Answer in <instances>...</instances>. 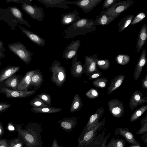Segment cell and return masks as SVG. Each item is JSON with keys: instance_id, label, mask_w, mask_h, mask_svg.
<instances>
[{"instance_id": "6da1fadb", "label": "cell", "mask_w": 147, "mask_h": 147, "mask_svg": "<svg viewBox=\"0 0 147 147\" xmlns=\"http://www.w3.org/2000/svg\"><path fill=\"white\" fill-rule=\"evenodd\" d=\"M94 21L84 18L71 24L67 29L64 30V38L68 39L74 38L76 36L84 35L86 33L92 32L96 29L94 25Z\"/></svg>"}, {"instance_id": "7a4b0ae2", "label": "cell", "mask_w": 147, "mask_h": 147, "mask_svg": "<svg viewBox=\"0 0 147 147\" xmlns=\"http://www.w3.org/2000/svg\"><path fill=\"white\" fill-rule=\"evenodd\" d=\"M26 129L18 127V131L26 143L27 147H42L41 133L42 130L40 125L36 123L30 124Z\"/></svg>"}, {"instance_id": "3957f363", "label": "cell", "mask_w": 147, "mask_h": 147, "mask_svg": "<svg viewBox=\"0 0 147 147\" xmlns=\"http://www.w3.org/2000/svg\"><path fill=\"white\" fill-rule=\"evenodd\" d=\"M9 50L18 56L26 64L31 62L34 53L27 49L22 43L17 42L9 44Z\"/></svg>"}, {"instance_id": "277c9868", "label": "cell", "mask_w": 147, "mask_h": 147, "mask_svg": "<svg viewBox=\"0 0 147 147\" xmlns=\"http://www.w3.org/2000/svg\"><path fill=\"white\" fill-rule=\"evenodd\" d=\"M52 76L51 81L57 86H61L66 79V70L64 67L61 66V63L55 59L49 68Z\"/></svg>"}, {"instance_id": "5b68a950", "label": "cell", "mask_w": 147, "mask_h": 147, "mask_svg": "<svg viewBox=\"0 0 147 147\" xmlns=\"http://www.w3.org/2000/svg\"><path fill=\"white\" fill-rule=\"evenodd\" d=\"M31 1L22 4V9L32 18L39 21H42L45 17L44 9L40 7L31 4Z\"/></svg>"}, {"instance_id": "8992f818", "label": "cell", "mask_w": 147, "mask_h": 147, "mask_svg": "<svg viewBox=\"0 0 147 147\" xmlns=\"http://www.w3.org/2000/svg\"><path fill=\"white\" fill-rule=\"evenodd\" d=\"M106 123V118L104 117L102 121L99 122L93 128L86 132L81 140L78 142V145L76 147H83L90 142L97 135L99 132L103 128Z\"/></svg>"}, {"instance_id": "52a82bcc", "label": "cell", "mask_w": 147, "mask_h": 147, "mask_svg": "<svg viewBox=\"0 0 147 147\" xmlns=\"http://www.w3.org/2000/svg\"><path fill=\"white\" fill-rule=\"evenodd\" d=\"M134 2V1L132 0L125 1L120 0L105 10L107 13L117 18L121 14L130 7Z\"/></svg>"}, {"instance_id": "ba28073f", "label": "cell", "mask_w": 147, "mask_h": 147, "mask_svg": "<svg viewBox=\"0 0 147 147\" xmlns=\"http://www.w3.org/2000/svg\"><path fill=\"white\" fill-rule=\"evenodd\" d=\"M104 112L105 110L103 107H101L98 109L95 113L90 116L86 125L79 138L78 142L81 140L86 132L93 128L97 125Z\"/></svg>"}, {"instance_id": "9c48e42d", "label": "cell", "mask_w": 147, "mask_h": 147, "mask_svg": "<svg viewBox=\"0 0 147 147\" xmlns=\"http://www.w3.org/2000/svg\"><path fill=\"white\" fill-rule=\"evenodd\" d=\"M107 104L109 111L113 117L118 118L123 115L124 106L120 100L117 99H111L108 102Z\"/></svg>"}, {"instance_id": "30bf717a", "label": "cell", "mask_w": 147, "mask_h": 147, "mask_svg": "<svg viewBox=\"0 0 147 147\" xmlns=\"http://www.w3.org/2000/svg\"><path fill=\"white\" fill-rule=\"evenodd\" d=\"M0 91L1 92L4 94L5 96L8 98L26 97L33 95L36 92L35 89L28 91H21L11 90L5 87L1 88Z\"/></svg>"}, {"instance_id": "8fae6325", "label": "cell", "mask_w": 147, "mask_h": 147, "mask_svg": "<svg viewBox=\"0 0 147 147\" xmlns=\"http://www.w3.org/2000/svg\"><path fill=\"white\" fill-rule=\"evenodd\" d=\"M103 0H82L77 1H67V4H74L81 8L85 13H89L92 11Z\"/></svg>"}, {"instance_id": "7c38bea8", "label": "cell", "mask_w": 147, "mask_h": 147, "mask_svg": "<svg viewBox=\"0 0 147 147\" xmlns=\"http://www.w3.org/2000/svg\"><path fill=\"white\" fill-rule=\"evenodd\" d=\"M142 93L139 90L135 91L132 94L129 102L130 111H131L138 105L147 103V97H143Z\"/></svg>"}, {"instance_id": "4fadbf2b", "label": "cell", "mask_w": 147, "mask_h": 147, "mask_svg": "<svg viewBox=\"0 0 147 147\" xmlns=\"http://www.w3.org/2000/svg\"><path fill=\"white\" fill-rule=\"evenodd\" d=\"M80 44L81 41L80 40L72 41L64 50L63 57L66 60L73 58L77 54Z\"/></svg>"}, {"instance_id": "5bb4252c", "label": "cell", "mask_w": 147, "mask_h": 147, "mask_svg": "<svg viewBox=\"0 0 147 147\" xmlns=\"http://www.w3.org/2000/svg\"><path fill=\"white\" fill-rule=\"evenodd\" d=\"M115 136L120 135L124 137L126 141L128 143L133 145H140L139 141L136 140L134 136L127 127L117 128L114 132Z\"/></svg>"}, {"instance_id": "9a60e30c", "label": "cell", "mask_w": 147, "mask_h": 147, "mask_svg": "<svg viewBox=\"0 0 147 147\" xmlns=\"http://www.w3.org/2000/svg\"><path fill=\"white\" fill-rule=\"evenodd\" d=\"M84 71L89 76L93 72L98 70L94 58V55L85 57V63L83 65Z\"/></svg>"}, {"instance_id": "2e32d148", "label": "cell", "mask_w": 147, "mask_h": 147, "mask_svg": "<svg viewBox=\"0 0 147 147\" xmlns=\"http://www.w3.org/2000/svg\"><path fill=\"white\" fill-rule=\"evenodd\" d=\"M105 129L101 134L99 133L92 141L83 147H105L107 140L110 136V133L105 137Z\"/></svg>"}, {"instance_id": "e0dca14e", "label": "cell", "mask_w": 147, "mask_h": 147, "mask_svg": "<svg viewBox=\"0 0 147 147\" xmlns=\"http://www.w3.org/2000/svg\"><path fill=\"white\" fill-rule=\"evenodd\" d=\"M77 122L76 117H67L58 121L59 127L69 133L73 130Z\"/></svg>"}, {"instance_id": "ac0fdd59", "label": "cell", "mask_w": 147, "mask_h": 147, "mask_svg": "<svg viewBox=\"0 0 147 147\" xmlns=\"http://www.w3.org/2000/svg\"><path fill=\"white\" fill-rule=\"evenodd\" d=\"M79 14V12L76 10L62 14L61 15V23L63 25H67L76 22L81 19L78 16Z\"/></svg>"}, {"instance_id": "d6986e66", "label": "cell", "mask_w": 147, "mask_h": 147, "mask_svg": "<svg viewBox=\"0 0 147 147\" xmlns=\"http://www.w3.org/2000/svg\"><path fill=\"white\" fill-rule=\"evenodd\" d=\"M117 17L107 13L104 10L101 11L99 15L96 17L94 25H107L113 21Z\"/></svg>"}, {"instance_id": "ffe728a7", "label": "cell", "mask_w": 147, "mask_h": 147, "mask_svg": "<svg viewBox=\"0 0 147 147\" xmlns=\"http://www.w3.org/2000/svg\"><path fill=\"white\" fill-rule=\"evenodd\" d=\"M43 4L47 8L57 7L69 10L70 8L66 0H36Z\"/></svg>"}, {"instance_id": "44dd1931", "label": "cell", "mask_w": 147, "mask_h": 147, "mask_svg": "<svg viewBox=\"0 0 147 147\" xmlns=\"http://www.w3.org/2000/svg\"><path fill=\"white\" fill-rule=\"evenodd\" d=\"M18 27L22 32L24 33L33 43L41 47H44L45 46L46 41L44 38L38 34L26 29L19 25H18Z\"/></svg>"}, {"instance_id": "7402d4cb", "label": "cell", "mask_w": 147, "mask_h": 147, "mask_svg": "<svg viewBox=\"0 0 147 147\" xmlns=\"http://www.w3.org/2000/svg\"><path fill=\"white\" fill-rule=\"evenodd\" d=\"M77 55L76 54L72 58L70 71L71 76L76 78L81 77L84 73L83 65L81 61H78Z\"/></svg>"}, {"instance_id": "603a6c76", "label": "cell", "mask_w": 147, "mask_h": 147, "mask_svg": "<svg viewBox=\"0 0 147 147\" xmlns=\"http://www.w3.org/2000/svg\"><path fill=\"white\" fill-rule=\"evenodd\" d=\"M146 54V50L145 48H144L135 68L133 78L136 81L138 80L142 68L147 62Z\"/></svg>"}, {"instance_id": "cb8c5ba5", "label": "cell", "mask_w": 147, "mask_h": 147, "mask_svg": "<svg viewBox=\"0 0 147 147\" xmlns=\"http://www.w3.org/2000/svg\"><path fill=\"white\" fill-rule=\"evenodd\" d=\"M147 38V26L146 24H144L141 27L139 32L136 46L137 53L142 49L146 42Z\"/></svg>"}, {"instance_id": "d4e9b609", "label": "cell", "mask_w": 147, "mask_h": 147, "mask_svg": "<svg viewBox=\"0 0 147 147\" xmlns=\"http://www.w3.org/2000/svg\"><path fill=\"white\" fill-rule=\"evenodd\" d=\"M34 70L27 72L23 78L19 82L16 90L26 91L27 88L30 85L31 78Z\"/></svg>"}, {"instance_id": "484cf974", "label": "cell", "mask_w": 147, "mask_h": 147, "mask_svg": "<svg viewBox=\"0 0 147 147\" xmlns=\"http://www.w3.org/2000/svg\"><path fill=\"white\" fill-rule=\"evenodd\" d=\"M125 78L124 74H120L117 76L112 79L110 85L107 88L108 94L112 93L114 91L117 89L122 84Z\"/></svg>"}, {"instance_id": "4316f807", "label": "cell", "mask_w": 147, "mask_h": 147, "mask_svg": "<svg viewBox=\"0 0 147 147\" xmlns=\"http://www.w3.org/2000/svg\"><path fill=\"white\" fill-rule=\"evenodd\" d=\"M20 68L19 66H9L1 70L0 72V83L13 75Z\"/></svg>"}, {"instance_id": "83f0119b", "label": "cell", "mask_w": 147, "mask_h": 147, "mask_svg": "<svg viewBox=\"0 0 147 147\" xmlns=\"http://www.w3.org/2000/svg\"><path fill=\"white\" fill-rule=\"evenodd\" d=\"M9 10L12 14L20 23L29 27H31V25L24 18L22 13L18 8L16 7L12 6L10 7Z\"/></svg>"}, {"instance_id": "f1b7e54d", "label": "cell", "mask_w": 147, "mask_h": 147, "mask_svg": "<svg viewBox=\"0 0 147 147\" xmlns=\"http://www.w3.org/2000/svg\"><path fill=\"white\" fill-rule=\"evenodd\" d=\"M43 81V75L41 72L38 69L34 70L32 77L30 85L37 87L38 89L40 87Z\"/></svg>"}, {"instance_id": "f546056e", "label": "cell", "mask_w": 147, "mask_h": 147, "mask_svg": "<svg viewBox=\"0 0 147 147\" xmlns=\"http://www.w3.org/2000/svg\"><path fill=\"white\" fill-rule=\"evenodd\" d=\"M62 110L60 108H55L53 107H34L31 108L32 112L34 113H52L61 112Z\"/></svg>"}, {"instance_id": "4dcf8cb0", "label": "cell", "mask_w": 147, "mask_h": 147, "mask_svg": "<svg viewBox=\"0 0 147 147\" xmlns=\"http://www.w3.org/2000/svg\"><path fill=\"white\" fill-rule=\"evenodd\" d=\"M134 17V15L130 14L124 17L121 20L117 25L119 33L123 31L130 24Z\"/></svg>"}, {"instance_id": "1f68e13d", "label": "cell", "mask_w": 147, "mask_h": 147, "mask_svg": "<svg viewBox=\"0 0 147 147\" xmlns=\"http://www.w3.org/2000/svg\"><path fill=\"white\" fill-rule=\"evenodd\" d=\"M83 106L82 100L79 95L76 94L73 98L71 107L70 111L73 113L80 110Z\"/></svg>"}, {"instance_id": "d6a6232c", "label": "cell", "mask_w": 147, "mask_h": 147, "mask_svg": "<svg viewBox=\"0 0 147 147\" xmlns=\"http://www.w3.org/2000/svg\"><path fill=\"white\" fill-rule=\"evenodd\" d=\"M94 55V58L97 67L103 70L109 69L110 67V62L108 59H98L97 55Z\"/></svg>"}, {"instance_id": "836d02e7", "label": "cell", "mask_w": 147, "mask_h": 147, "mask_svg": "<svg viewBox=\"0 0 147 147\" xmlns=\"http://www.w3.org/2000/svg\"><path fill=\"white\" fill-rule=\"evenodd\" d=\"M19 82L18 77L13 75L5 80V83L7 87L16 89Z\"/></svg>"}, {"instance_id": "e575fe53", "label": "cell", "mask_w": 147, "mask_h": 147, "mask_svg": "<svg viewBox=\"0 0 147 147\" xmlns=\"http://www.w3.org/2000/svg\"><path fill=\"white\" fill-rule=\"evenodd\" d=\"M147 109V105L143 106L136 110L132 114L130 121L132 122L137 120Z\"/></svg>"}, {"instance_id": "d590c367", "label": "cell", "mask_w": 147, "mask_h": 147, "mask_svg": "<svg viewBox=\"0 0 147 147\" xmlns=\"http://www.w3.org/2000/svg\"><path fill=\"white\" fill-rule=\"evenodd\" d=\"M125 140L119 138H111L105 147H125Z\"/></svg>"}, {"instance_id": "8d00e7d4", "label": "cell", "mask_w": 147, "mask_h": 147, "mask_svg": "<svg viewBox=\"0 0 147 147\" xmlns=\"http://www.w3.org/2000/svg\"><path fill=\"white\" fill-rule=\"evenodd\" d=\"M108 83L107 78L101 77L94 80L92 82L96 88H98L102 89L106 87Z\"/></svg>"}, {"instance_id": "74e56055", "label": "cell", "mask_w": 147, "mask_h": 147, "mask_svg": "<svg viewBox=\"0 0 147 147\" xmlns=\"http://www.w3.org/2000/svg\"><path fill=\"white\" fill-rule=\"evenodd\" d=\"M130 56L125 54H119L116 55L115 60L116 63L119 65H125L127 64L130 61Z\"/></svg>"}, {"instance_id": "f35d334b", "label": "cell", "mask_w": 147, "mask_h": 147, "mask_svg": "<svg viewBox=\"0 0 147 147\" xmlns=\"http://www.w3.org/2000/svg\"><path fill=\"white\" fill-rule=\"evenodd\" d=\"M29 105L34 107H49L40 98L36 96L29 102Z\"/></svg>"}, {"instance_id": "ab89813d", "label": "cell", "mask_w": 147, "mask_h": 147, "mask_svg": "<svg viewBox=\"0 0 147 147\" xmlns=\"http://www.w3.org/2000/svg\"><path fill=\"white\" fill-rule=\"evenodd\" d=\"M37 96L42 99L48 106H50L51 104L52 98L49 94L43 92L38 94Z\"/></svg>"}, {"instance_id": "60d3db41", "label": "cell", "mask_w": 147, "mask_h": 147, "mask_svg": "<svg viewBox=\"0 0 147 147\" xmlns=\"http://www.w3.org/2000/svg\"><path fill=\"white\" fill-rule=\"evenodd\" d=\"M142 126L141 128L136 132V134H144L147 132V115L144 117L140 122Z\"/></svg>"}, {"instance_id": "b9f144b4", "label": "cell", "mask_w": 147, "mask_h": 147, "mask_svg": "<svg viewBox=\"0 0 147 147\" xmlns=\"http://www.w3.org/2000/svg\"><path fill=\"white\" fill-rule=\"evenodd\" d=\"M146 17L145 13L142 12H139L134 17L130 25H132L139 23L144 19Z\"/></svg>"}, {"instance_id": "7bdbcfd3", "label": "cell", "mask_w": 147, "mask_h": 147, "mask_svg": "<svg viewBox=\"0 0 147 147\" xmlns=\"http://www.w3.org/2000/svg\"><path fill=\"white\" fill-rule=\"evenodd\" d=\"M85 95L89 98L94 99L99 96V93L96 89L92 88L86 93Z\"/></svg>"}, {"instance_id": "ee69618b", "label": "cell", "mask_w": 147, "mask_h": 147, "mask_svg": "<svg viewBox=\"0 0 147 147\" xmlns=\"http://www.w3.org/2000/svg\"><path fill=\"white\" fill-rule=\"evenodd\" d=\"M120 0H105L103 4V9H107Z\"/></svg>"}, {"instance_id": "f6af8a7d", "label": "cell", "mask_w": 147, "mask_h": 147, "mask_svg": "<svg viewBox=\"0 0 147 147\" xmlns=\"http://www.w3.org/2000/svg\"><path fill=\"white\" fill-rule=\"evenodd\" d=\"M23 146L22 141L16 138L10 142L8 147H22Z\"/></svg>"}, {"instance_id": "bcb514c9", "label": "cell", "mask_w": 147, "mask_h": 147, "mask_svg": "<svg viewBox=\"0 0 147 147\" xmlns=\"http://www.w3.org/2000/svg\"><path fill=\"white\" fill-rule=\"evenodd\" d=\"M102 75V73L100 71H98L93 72L89 76L90 80H94L97 78H100Z\"/></svg>"}, {"instance_id": "7dc6e473", "label": "cell", "mask_w": 147, "mask_h": 147, "mask_svg": "<svg viewBox=\"0 0 147 147\" xmlns=\"http://www.w3.org/2000/svg\"><path fill=\"white\" fill-rule=\"evenodd\" d=\"M11 105L6 102L0 103V113L5 111L10 107Z\"/></svg>"}, {"instance_id": "c3c4849f", "label": "cell", "mask_w": 147, "mask_h": 147, "mask_svg": "<svg viewBox=\"0 0 147 147\" xmlns=\"http://www.w3.org/2000/svg\"><path fill=\"white\" fill-rule=\"evenodd\" d=\"M30 0H6V1L7 3L10 2H15L18 3H23L25 2H28Z\"/></svg>"}, {"instance_id": "681fc988", "label": "cell", "mask_w": 147, "mask_h": 147, "mask_svg": "<svg viewBox=\"0 0 147 147\" xmlns=\"http://www.w3.org/2000/svg\"><path fill=\"white\" fill-rule=\"evenodd\" d=\"M0 147H8L7 142L5 139H0Z\"/></svg>"}, {"instance_id": "f907efd6", "label": "cell", "mask_w": 147, "mask_h": 147, "mask_svg": "<svg viewBox=\"0 0 147 147\" xmlns=\"http://www.w3.org/2000/svg\"><path fill=\"white\" fill-rule=\"evenodd\" d=\"M142 86L143 88L147 90V74L142 79Z\"/></svg>"}, {"instance_id": "816d5d0a", "label": "cell", "mask_w": 147, "mask_h": 147, "mask_svg": "<svg viewBox=\"0 0 147 147\" xmlns=\"http://www.w3.org/2000/svg\"><path fill=\"white\" fill-rule=\"evenodd\" d=\"M5 51V49L4 47L0 48V59L3 58L5 56L4 52Z\"/></svg>"}, {"instance_id": "f5cc1de1", "label": "cell", "mask_w": 147, "mask_h": 147, "mask_svg": "<svg viewBox=\"0 0 147 147\" xmlns=\"http://www.w3.org/2000/svg\"><path fill=\"white\" fill-rule=\"evenodd\" d=\"M141 140L143 141L147 145V133H145L144 134L141 136Z\"/></svg>"}, {"instance_id": "db71d44e", "label": "cell", "mask_w": 147, "mask_h": 147, "mask_svg": "<svg viewBox=\"0 0 147 147\" xmlns=\"http://www.w3.org/2000/svg\"><path fill=\"white\" fill-rule=\"evenodd\" d=\"M51 147H59L56 138H55L53 141Z\"/></svg>"}, {"instance_id": "11a10c76", "label": "cell", "mask_w": 147, "mask_h": 147, "mask_svg": "<svg viewBox=\"0 0 147 147\" xmlns=\"http://www.w3.org/2000/svg\"><path fill=\"white\" fill-rule=\"evenodd\" d=\"M8 129L10 131H13L15 129V128L13 125L10 123H9L8 124Z\"/></svg>"}, {"instance_id": "9f6ffc18", "label": "cell", "mask_w": 147, "mask_h": 147, "mask_svg": "<svg viewBox=\"0 0 147 147\" xmlns=\"http://www.w3.org/2000/svg\"><path fill=\"white\" fill-rule=\"evenodd\" d=\"M3 129L2 124L0 122V136H2L3 134Z\"/></svg>"}, {"instance_id": "6f0895ef", "label": "cell", "mask_w": 147, "mask_h": 147, "mask_svg": "<svg viewBox=\"0 0 147 147\" xmlns=\"http://www.w3.org/2000/svg\"><path fill=\"white\" fill-rule=\"evenodd\" d=\"M128 147H141L140 145H129Z\"/></svg>"}, {"instance_id": "680465c9", "label": "cell", "mask_w": 147, "mask_h": 147, "mask_svg": "<svg viewBox=\"0 0 147 147\" xmlns=\"http://www.w3.org/2000/svg\"><path fill=\"white\" fill-rule=\"evenodd\" d=\"M3 47V42L0 40V48H2Z\"/></svg>"}, {"instance_id": "91938a15", "label": "cell", "mask_w": 147, "mask_h": 147, "mask_svg": "<svg viewBox=\"0 0 147 147\" xmlns=\"http://www.w3.org/2000/svg\"><path fill=\"white\" fill-rule=\"evenodd\" d=\"M59 147H63L62 146H59Z\"/></svg>"}, {"instance_id": "94428289", "label": "cell", "mask_w": 147, "mask_h": 147, "mask_svg": "<svg viewBox=\"0 0 147 147\" xmlns=\"http://www.w3.org/2000/svg\"><path fill=\"white\" fill-rule=\"evenodd\" d=\"M1 65V62L0 61V66Z\"/></svg>"}]
</instances>
